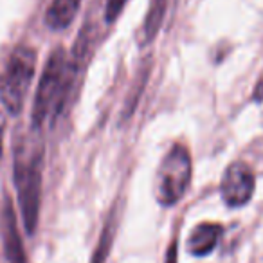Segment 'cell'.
I'll list each match as a JSON object with an SVG mask.
<instances>
[{"instance_id":"6da1fadb","label":"cell","mask_w":263,"mask_h":263,"mask_svg":"<svg viewBox=\"0 0 263 263\" xmlns=\"http://www.w3.org/2000/svg\"><path fill=\"white\" fill-rule=\"evenodd\" d=\"M44 141L42 130L31 126L29 134L18 137L15 146V164H13V179H15L16 198H18L20 213L26 231L34 233L40 216L42 204V177H44Z\"/></svg>"},{"instance_id":"7a4b0ae2","label":"cell","mask_w":263,"mask_h":263,"mask_svg":"<svg viewBox=\"0 0 263 263\" xmlns=\"http://www.w3.org/2000/svg\"><path fill=\"white\" fill-rule=\"evenodd\" d=\"M78 62L62 47L54 49L47 58L34 94L31 110V126L42 130L47 123H54L69 99L70 87L76 76Z\"/></svg>"},{"instance_id":"3957f363","label":"cell","mask_w":263,"mask_h":263,"mask_svg":"<svg viewBox=\"0 0 263 263\" xmlns=\"http://www.w3.org/2000/svg\"><path fill=\"white\" fill-rule=\"evenodd\" d=\"M36 51L29 45L13 49L0 72V105L8 114H20L36 72Z\"/></svg>"},{"instance_id":"277c9868","label":"cell","mask_w":263,"mask_h":263,"mask_svg":"<svg viewBox=\"0 0 263 263\" xmlns=\"http://www.w3.org/2000/svg\"><path fill=\"white\" fill-rule=\"evenodd\" d=\"M191 173H193V164L187 148L182 144H173L168 154L162 157L157 170L155 197L159 204L164 208L175 205L190 187Z\"/></svg>"},{"instance_id":"5b68a950","label":"cell","mask_w":263,"mask_h":263,"mask_svg":"<svg viewBox=\"0 0 263 263\" xmlns=\"http://www.w3.org/2000/svg\"><path fill=\"white\" fill-rule=\"evenodd\" d=\"M256 179L251 166L241 161H236L226 168L220 180V193L222 200L229 208H241L254 195Z\"/></svg>"},{"instance_id":"8992f818","label":"cell","mask_w":263,"mask_h":263,"mask_svg":"<svg viewBox=\"0 0 263 263\" xmlns=\"http://www.w3.org/2000/svg\"><path fill=\"white\" fill-rule=\"evenodd\" d=\"M222 236V227L213 222H202L191 229L187 236V251L193 256H208L215 251Z\"/></svg>"},{"instance_id":"52a82bcc","label":"cell","mask_w":263,"mask_h":263,"mask_svg":"<svg viewBox=\"0 0 263 263\" xmlns=\"http://www.w3.org/2000/svg\"><path fill=\"white\" fill-rule=\"evenodd\" d=\"M4 249L8 263H27L22 238L18 234V226H16L15 220V213L11 211L9 204L4 209Z\"/></svg>"},{"instance_id":"ba28073f","label":"cell","mask_w":263,"mask_h":263,"mask_svg":"<svg viewBox=\"0 0 263 263\" xmlns=\"http://www.w3.org/2000/svg\"><path fill=\"white\" fill-rule=\"evenodd\" d=\"M81 8V0H52L45 13V24L51 29L62 31L72 24Z\"/></svg>"},{"instance_id":"9c48e42d","label":"cell","mask_w":263,"mask_h":263,"mask_svg":"<svg viewBox=\"0 0 263 263\" xmlns=\"http://www.w3.org/2000/svg\"><path fill=\"white\" fill-rule=\"evenodd\" d=\"M166 8H168V0H150L146 16L143 20V26L139 31V44L148 45L154 42L157 36L159 29H161L162 22L166 16Z\"/></svg>"},{"instance_id":"30bf717a","label":"cell","mask_w":263,"mask_h":263,"mask_svg":"<svg viewBox=\"0 0 263 263\" xmlns=\"http://www.w3.org/2000/svg\"><path fill=\"white\" fill-rule=\"evenodd\" d=\"M110 241H112V226L108 223L101 234V240H99L98 249H96V252H94L92 263H105V258H106V254H108Z\"/></svg>"},{"instance_id":"8fae6325","label":"cell","mask_w":263,"mask_h":263,"mask_svg":"<svg viewBox=\"0 0 263 263\" xmlns=\"http://www.w3.org/2000/svg\"><path fill=\"white\" fill-rule=\"evenodd\" d=\"M128 0H106V9H105V15H106V20L112 22L119 16V13L123 11L124 4H126Z\"/></svg>"},{"instance_id":"7c38bea8","label":"cell","mask_w":263,"mask_h":263,"mask_svg":"<svg viewBox=\"0 0 263 263\" xmlns=\"http://www.w3.org/2000/svg\"><path fill=\"white\" fill-rule=\"evenodd\" d=\"M166 263H177V243L173 241L172 245H170L168 249V259H166Z\"/></svg>"},{"instance_id":"4fadbf2b","label":"cell","mask_w":263,"mask_h":263,"mask_svg":"<svg viewBox=\"0 0 263 263\" xmlns=\"http://www.w3.org/2000/svg\"><path fill=\"white\" fill-rule=\"evenodd\" d=\"M4 130H6V121L4 116L0 114V157H2V144H4Z\"/></svg>"},{"instance_id":"5bb4252c","label":"cell","mask_w":263,"mask_h":263,"mask_svg":"<svg viewBox=\"0 0 263 263\" xmlns=\"http://www.w3.org/2000/svg\"><path fill=\"white\" fill-rule=\"evenodd\" d=\"M254 99H258V101H261V99H263V80L259 81V85H258V87H256Z\"/></svg>"}]
</instances>
